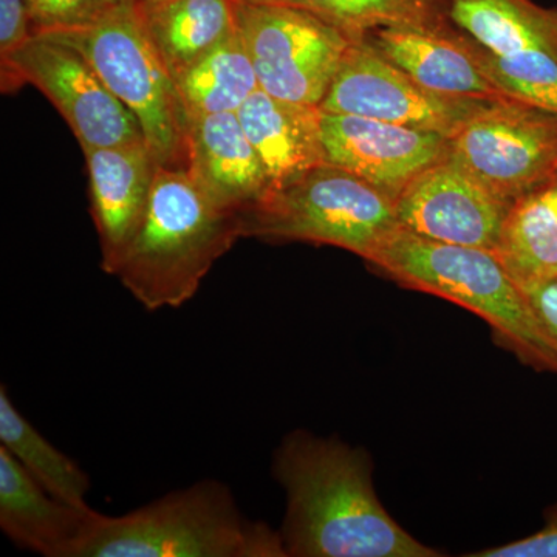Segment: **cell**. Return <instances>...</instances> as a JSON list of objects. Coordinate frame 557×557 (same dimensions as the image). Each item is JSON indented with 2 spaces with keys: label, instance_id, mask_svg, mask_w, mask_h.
<instances>
[{
  "label": "cell",
  "instance_id": "1",
  "mask_svg": "<svg viewBox=\"0 0 557 557\" xmlns=\"http://www.w3.org/2000/svg\"><path fill=\"white\" fill-rule=\"evenodd\" d=\"M273 472L287 494L278 531L287 557L442 556L388 515L364 450L295 431L274 454Z\"/></svg>",
  "mask_w": 557,
  "mask_h": 557
},
{
  "label": "cell",
  "instance_id": "2",
  "mask_svg": "<svg viewBox=\"0 0 557 557\" xmlns=\"http://www.w3.org/2000/svg\"><path fill=\"white\" fill-rule=\"evenodd\" d=\"M239 239V212L219 207L188 168L159 166L141 225L110 276L146 310L178 309Z\"/></svg>",
  "mask_w": 557,
  "mask_h": 557
},
{
  "label": "cell",
  "instance_id": "3",
  "mask_svg": "<svg viewBox=\"0 0 557 557\" xmlns=\"http://www.w3.org/2000/svg\"><path fill=\"white\" fill-rule=\"evenodd\" d=\"M366 262L403 287L472 311L523 364L557 375L555 338L525 292L490 249L426 239L398 225L381 239Z\"/></svg>",
  "mask_w": 557,
  "mask_h": 557
},
{
  "label": "cell",
  "instance_id": "4",
  "mask_svg": "<svg viewBox=\"0 0 557 557\" xmlns=\"http://www.w3.org/2000/svg\"><path fill=\"white\" fill-rule=\"evenodd\" d=\"M73 557H287L281 533L242 515L225 483L200 480L121 516L91 511Z\"/></svg>",
  "mask_w": 557,
  "mask_h": 557
},
{
  "label": "cell",
  "instance_id": "5",
  "mask_svg": "<svg viewBox=\"0 0 557 557\" xmlns=\"http://www.w3.org/2000/svg\"><path fill=\"white\" fill-rule=\"evenodd\" d=\"M42 36L67 44L90 62L110 91L137 116L159 166H189L188 110L137 5L112 7L87 27Z\"/></svg>",
  "mask_w": 557,
  "mask_h": 557
},
{
  "label": "cell",
  "instance_id": "6",
  "mask_svg": "<svg viewBox=\"0 0 557 557\" xmlns=\"http://www.w3.org/2000/svg\"><path fill=\"white\" fill-rule=\"evenodd\" d=\"M239 219L242 239L332 245L364 260L398 226L391 196L329 163L270 188Z\"/></svg>",
  "mask_w": 557,
  "mask_h": 557
},
{
  "label": "cell",
  "instance_id": "7",
  "mask_svg": "<svg viewBox=\"0 0 557 557\" xmlns=\"http://www.w3.org/2000/svg\"><path fill=\"white\" fill-rule=\"evenodd\" d=\"M259 89L278 100L321 106L354 38L298 7L237 5Z\"/></svg>",
  "mask_w": 557,
  "mask_h": 557
},
{
  "label": "cell",
  "instance_id": "8",
  "mask_svg": "<svg viewBox=\"0 0 557 557\" xmlns=\"http://www.w3.org/2000/svg\"><path fill=\"white\" fill-rule=\"evenodd\" d=\"M446 157L512 203L557 171V113L525 101L490 104L450 135Z\"/></svg>",
  "mask_w": 557,
  "mask_h": 557
},
{
  "label": "cell",
  "instance_id": "9",
  "mask_svg": "<svg viewBox=\"0 0 557 557\" xmlns=\"http://www.w3.org/2000/svg\"><path fill=\"white\" fill-rule=\"evenodd\" d=\"M24 84L38 87L60 110L81 149L146 141L137 116L110 91L90 62L67 44L33 36L2 65V91L20 89Z\"/></svg>",
  "mask_w": 557,
  "mask_h": 557
},
{
  "label": "cell",
  "instance_id": "10",
  "mask_svg": "<svg viewBox=\"0 0 557 557\" xmlns=\"http://www.w3.org/2000/svg\"><path fill=\"white\" fill-rule=\"evenodd\" d=\"M490 104L426 89L388 61L366 36L348 47L319 108L325 113L438 132L449 138Z\"/></svg>",
  "mask_w": 557,
  "mask_h": 557
},
{
  "label": "cell",
  "instance_id": "11",
  "mask_svg": "<svg viewBox=\"0 0 557 557\" xmlns=\"http://www.w3.org/2000/svg\"><path fill=\"white\" fill-rule=\"evenodd\" d=\"M509 201L443 157L401 190L395 200L401 228L445 244L494 252Z\"/></svg>",
  "mask_w": 557,
  "mask_h": 557
},
{
  "label": "cell",
  "instance_id": "12",
  "mask_svg": "<svg viewBox=\"0 0 557 557\" xmlns=\"http://www.w3.org/2000/svg\"><path fill=\"white\" fill-rule=\"evenodd\" d=\"M329 164L366 180L392 199L446 156L448 137L386 121L322 112Z\"/></svg>",
  "mask_w": 557,
  "mask_h": 557
},
{
  "label": "cell",
  "instance_id": "13",
  "mask_svg": "<svg viewBox=\"0 0 557 557\" xmlns=\"http://www.w3.org/2000/svg\"><path fill=\"white\" fill-rule=\"evenodd\" d=\"M368 39L388 61L435 94L491 104L520 101L487 75L482 47L469 36L450 32L443 17L376 28Z\"/></svg>",
  "mask_w": 557,
  "mask_h": 557
},
{
  "label": "cell",
  "instance_id": "14",
  "mask_svg": "<svg viewBox=\"0 0 557 557\" xmlns=\"http://www.w3.org/2000/svg\"><path fill=\"white\" fill-rule=\"evenodd\" d=\"M89 171L91 219L101 245V269L110 274L134 239L159 164L146 141L83 149Z\"/></svg>",
  "mask_w": 557,
  "mask_h": 557
},
{
  "label": "cell",
  "instance_id": "15",
  "mask_svg": "<svg viewBox=\"0 0 557 557\" xmlns=\"http://www.w3.org/2000/svg\"><path fill=\"white\" fill-rule=\"evenodd\" d=\"M91 511L54 497L0 446V528L16 547L73 557Z\"/></svg>",
  "mask_w": 557,
  "mask_h": 557
},
{
  "label": "cell",
  "instance_id": "16",
  "mask_svg": "<svg viewBox=\"0 0 557 557\" xmlns=\"http://www.w3.org/2000/svg\"><path fill=\"white\" fill-rule=\"evenodd\" d=\"M219 207L240 212L262 199L270 180L237 113L190 120L189 166Z\"/></svg>",
  "mask_w": 557,
  "mask_h": 557
},
{
  "label": "cell",
  "instance_id": "17",
  "mask_svg": "<svg viewBox=\"0 0 557 557\" xmlns=\"http://www.w3.org/2000/svg\"><path fill=\"white\" fill-rule=\"evenodd\" d=\"M270 180V188L287 185L327 164L319 106L296 104L258 89L237 112Z\"/></svg>",
  "mask_w": 557,
  "mask_h": 557
},
{
  "label": "cell",
  "instance_id": "18",
  "mask_svg": "<svg viewBox=\"0 0 557 557\" xmlns=\"http://www.w3.org/2000/svg\"><path fill=\"white\" fill-rule=\"evenodd\" d=\"M494 255L522 289L557 278V171L512 201Z\"/></svg>",
  "mask_w": 557,
  "mask_h": 557
},
{
  "label": "cell",
  "instance_id": "19",
  "mask_svg": "<svg viewBox=\"0 0 557 557\" xmlns=\"http://www.w3.org/2000/svg\"><path fill=\"white\" fill-rule=\"evenodd\" d=\"M450 21L498 57L542 51L557 60V9L534 0H445Z\"/></svg>",
  "mask_w": 557,
  "mask_h": 557
},
{
  "label": "cell",
  "instance_id": "20",
  "mask_svg": "<svg viewBox=\"0 0 557 557\" xmlns=\"http://www.w3.org/2000/svg\"><path fill=\"white\" fill-rule=\"evenodd\" d=\"M139 13L174 78L239 28L234 0H171Z\"/></svg>",
  "mask_w": 557,
  "mask_h": 557
},
{
  "label": "cell",
  "instance_id": "21",
  "mask_svg": "<svg viewBox=\"0 0 557 557\" xmlns=\"http://www.w3.org/2000/svg\"><path fill=\"white\" fill-rule=\"evenodd\" d=\"M189 119L237 113L259 89L239 28L175 76Z\"/></svg>",
  "mask_w": 557,
  "mask_h": 557
},
{
  "label": "cell",
  "instance_id": "22",
  "mask_svg": "<svg viewBox=\"0 0 557 557\" xmlns=\"http://www.w3.org/2000/svg\"><path fill=\"white\" fill-rule=\"evenodd\" d=\"M0 446L54 497L78 508H90L89 474L22 416L5 386L0 388Z\"/></svg>",
  "mask_w": 557,
  "mask_h": 557
},
{
  "label": "cell",
  "instance_id": "23",
  "mask_svg": "<svg viewBox=\"0 0 557 557\" xmlns=\"http://www.w3.org/2000/svg\"><path fill=\"white\" fill-rule=\"evenodd\" d=\"M310 11L350 38H366L381 27L440 20L445 0H284Z\"/></svg>",
  "mask_w": 557,
  "mask_h": 557
},
{
  "label": "cell",
  "instance_id": "24",
  "mask_svg": "<svg viewBox=\"0 0 557 557\" xmlns=\"http://www.w3.org/2000/svg\"><path fill=\"white\" fill-rule=\"evenodd\" d=\"M482 47V46H480ZM487 75L520 101L557 113V60L542 51L498 57L482 47Z\"/></svg>",
  "mask_w": 557,
  "mask_h": 557
},
{
  "label": "cell",
  "instance_id": "25",
  "mask_svg": "<svg viewBox=\"0 0 557 557\" xmlns=\"http://www.w3.org/2000/svg\"><path fill=\"white\" fill-rule=\"evenodd\" d=\"M35 35L78 30L104 16L108 0H25Z\"/></svg>",
  "mask_w": 557,
  "mask_h": 557
},
{
  "label": "cell",
  "instance_id": "26",
  "mask_svg": "<svg viewBox=\"0 0 557 557\" xmlns=\"http://www.w3.org/2000/svg\"><path fill=\"white\" fill-rule=\"evenodd\" d=\"M35 36L25 0H0V61L7 64Z\"/></svg>",
  "mask_w": 557,
  "mask_h": 557
},
{
  "label": "cell",
  "instance_id": "27",
  "mask_svg": "<svg viewBox=\"0 0 557 557\" xmlns=\"http://www.w3.org/2000/svg\"><path fill=\"white\" fill-rule=\"evenodd\" d=\"M471 557H557V512L537 533L502 547L482 549Z\"/></svg>",
  "mask_w": 557,
  "mask_h": 557
},
{
  "label": "cell",
  "instance_id": "28",
  "mask_svg": "<svg viewBox=\"0 0 557 557\" xmlns=\"http://www.w3.org/2000/svg\"><path fill=\"white\" fill-rule=\"evenodd\" d=\"M537 317L557 343V278L523 289Z\"/></svg>",
  "mask_w": 557,
  "mask_h": 557
},
{
  "label": "cell",
  "instance_id": "29",
  "mask_svg": "<svg viewBox=\"0 0 557 557\" xmlns=\"http://www.w3.org/2000/svg\"><path fill=\"white\" fill-rule=\"evenodd\" d=\"M168 2H171V0H139L137 9L139 11H149Z\"/></svg>",
  "mask_w": 557,
  "mask_h": 557
},
{
  "label": "cell",
  "instance_id": "30",
  "mask_svg": "<svg viewBox=\"0 0 557 557\" xmlns=\"http://www.w3.org/2000/svg\"><path fill=\"white\" fill-rule=\"evenodd\" d=\"M237 5H274V3H284V0H234Z\"/></svg>",
  "mask_w": 557,
  "mask_h": 557
},
{
  "label": "cell",
  "instance_id": "31",
  "mask_svg": "<svg viewBox=\"0 0 557 557\" xmlns=\"http://www.w3.org/2000/svg\"><path fill=\"white\" fill-rule=\"evenodd\" d=\"M139 0H108L110 7H134Z\"/></svg>",
  "mask_w": 557,
  "mask_h": 557
}]
</instances>
